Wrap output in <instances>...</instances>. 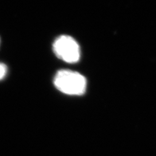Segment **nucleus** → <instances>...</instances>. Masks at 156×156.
Segmentation results:
<instances>
[{"label":"nucleus","instance_id":"1","mask_svg":"<svg viewBox=\"0 0 156 156\" xmlns=\"http://www.w3.org/2000/svg\"><path fill=\"white\" fill-rule=\"evenodd\" d=\"M53 83L57 89L68 95H82L87 88V80L83 76L68 70L58 71Z\"/></svg>","mask_w":156,"mask_h":156},{"label":"nucleus","instance_id":"2","mask_svg":"<svg viewBox=\"0 0 156 156\" xmlns=\"http://www.w3.org/2000/svg\"><path fill=\"white\" fill-rule=\"evenodd\" d=\"M56 56L66 62L74 63L80 60V48L72 37L62 35L56 38L53 44Z\"/></svg>","mask_w":156,"mask_h":156},{"label":"nucleus","instance_id":"3","mask_svg":"<svg viewBox=\"0 0 156 156\" xmlns=\"http://www.w3.org/2000/svg\"><path fill=\"white\" fill-rule=\"evenodd\" d=\"M7 73V66L4 63L0 62V81L4 79Z\"/></svg>","mask_w":156,"mask_h":156},{"label":"nucleus","instance_id":"4","mask_svg":"<svg viewBox=\"0 0 156 156\" xmlns=\"http://www.w3.org/2000/svg\"><path fill=\"white\" fill-rule=\"evenodd\" d=\"M0 44H1V38H0Z\"/></svg>","mask_w":156,"mask_h":156}]
</instances>
